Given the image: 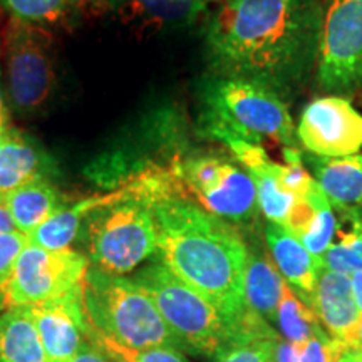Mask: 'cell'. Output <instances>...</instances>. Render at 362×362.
Segmentation results:
<instances>
[{"label": "cell", "instance_id": "cell-21", "mask_svg": "<svg viewBox=\"0 0 362 362\" xmlns=\"http://www.w3.org/2000/svg\"><path fill=\"white\" fill-rule=\"evenodd\" d=\"M284 287L285 280L274 262L248 252L243 275V298L247 309L259 314L267 322H274Z\"/></svg>", "mask_w": 362, "mask_h": 362}, {"label": "cell", "instance_id": "cell-13", "mask_svg": "<svg viewBox=\"0 0 362 362\" xmlns=\"http://www.w3.org/2000/svg\"><path fill=\"white\" fill-rule=\"evenodd\" d=\"M310 307L324 327V332L332 341L349 347L362 317L356 305L349 275L320 270Z\"/></svg>", "mask_w": 362, "mask_h": 362}, {"label": "cell", "instance_id": "cell-40", "mask_svg": "<svg viewBox=\"0 0 362 362\" xmlns=\"http://www.w3.org/2000/svg\"><path fill=\"white\" fill-rule=\"evenodd\" d=\"M210 2H215V0H206V4H210Z\"/></svg>", "mask_w": 362, "mask_h": 362}, {"label": "cell", "instance_id": "cell-37", "mask_svg": "<svg viewBox=\"0 0 362 362\" xmlns=\"http://www.w3.org/2000/svg\"><path fill=\"white\" fill-rule=\"evenodd\" d=\"M7 123V107H6V101H4V93H2V86H0V124Z\"/></svg>", "mask_w": 362, "mask_h": 362}, {"label": "cell", "instance_id": "cell-14", "mask_svg": "<svg viewBox=\"0 0 362 362\" xmlns=\"http://www.w3.org/2000/svg\"><path fill=\"white\" fill-rule=\"evenodd\" d=\"M56 173L52 158L24 133L7 128L0 136V197Z\"/></svg>", "mask_w": 362, "mask_h": 362}, {"label": "cell", "instance_id": "cell-25", "mask_svg": "<svg viewBox=\"0 0 362 362\" xmlns=\"http://www.w3.org/2000/svg\"><path fill=\"white\" fill-rule=\"evenodd\" d=\"M86 337L111 362H189L185 357L183 351L175 349V347H144V349L129 347L99 332L90 325L86 332Z\"/></svg>", "mask_w": 362, "mask_h": 362}, {"label": "cell", "instance_id": "cell-1", "mask_svg": "<svg viewBox=\"0 0 362 362\" xmlns=\"http://www.w3.org/2000/svg\"><path fill=\"white\" fill-rule=\"evenodd\" d=\"M320 8L314 0H223L206 27L221 78L288 93L317 64Z\"/></svg>", "mask_w": 362, "mask_h": 362}, {"label": "cell", "instance_id": "cell-15", "mask_svg": "<svg viewBox=\"0 0 362 362\" xmlns=\"http://www.w3.org/2000/svg\"><path fill=\"white\" fill-rule=\"evenodd\" d=\"M265 238L280 275L302 300L310 304L319 274L322 270L320 259L312 255L304 243L282 225L269 221Z\"/></svg>", "mask_w": 362, "mask_h": 362}, {"label": "cell", "instance_id": "cell-23", "mask_svg": "<svg viewBox=\"0 0 362 362\" xmlns=\"http://www.w3.org/2000/svg\"><path fill=\"white\" fill-rule=\"evenodd\" d=\"M131 16L155 25L183 27L198 19L206 0H111Z\"/></svg>", "mask_w": 362, "mask_h": 362}, {"label": "cell", "instance_id": "cell-5", "mask_svg": "<svg viewBox=\"0 0 362 362\" xmlns=\"http://www.w3.org/2000/svg\"><path fill=\"white\" fill-rule=\"evenodd\" d=\"M133 280L153 298L185 349L215 357L232 342L233 327L223 314L161 262L138 272Z\"/></svg>", "mask_w": 362, "mask_h": 362}, {"label": "cell", "instance_id": "cell-32", "mask_svg": "<svg viewBox=\"0 0 362 362\" xmlns=\"http://www.w3.org/2000/svg\"><path fill=\"white\" fill-rule=\"evenodd\" d=\"M71 362H111V361L107 359V357L104 356L93 342H89L88 337H86V342L83 344V347H81L79 352L74 356V359Z\"/></svg>", "mask_w": 362, "mask_h": 362}, {"label": "cell", "instance_id": "cell-4", "mask_svg": "<svg viewBox=\"0 0 362 362\" xmlns=\"http://www.w3.org/2000/svg\"><path fill=\"white\" fill-rule=\"evenodd\" d=\"M84 226L89 257L96 269L124 275L148 260L158 250L148 176L126 188L116 202L94 210Z\"/></svg>", "mask_w": 362, "mask_h": 362}, {"label": "cell", "instance_id": "cell-22", "mask_svg": "<svg viewBox=\"0 0 362 362\" xmlns=\"http://www.w3.org/2000/svg\"><path fill=\"white\" fill-rule=\"evenodd\" d=\"M337 208L342 218V226L337 223L339 238L334 240L327 252L320 257L322 269L351 275L362 270V208L342 206Z\"/></svg>", "mask_w": 362, "mask_h": 362}, {"label": "cell", "instance_id": "cell-20", "mask_svg": "<svg viewBox=\"0 0 362 362\" xmlns=\"http://www.w3.org/2000/svg\"><path fill=\"white\" fill-rule=\"evenodd\" d=\"M0 362H47L29 307L0 314Z\"/></svg>", "mask_w": 362, "mask_h": 362}, {"label": "cell", "instance_id": "cell-39", "mask_svg": "<svg viewBox=\"0 0 362 362\" xmlns=\"http://www.w3.org/2000/svg\"><path fill=\"white\" fill-rule=\"evenodd\" d=\"M0 309H4V297H2V292H0Z\"/></svg>", "mask_w": 362, "mask_h": 362}, {"label": "cell", "instance_id": "cell-3", "mask_svg": "<svg viewBox=\"0 0 362 362\" xmlns=\"http://www.w3.org/2000/svg\"><path fill=\"white\" fill-rule=\"evenodd\" d=\"M83 304L90 327L124 346L185 349L153 298L133 279L89 267L83 280Z\"/></svg>", "mask_w": 362, "mask_h": 362}, {"label": "cell", "instance_id": "cell-9", "mask_svg": "<svg viewBox=\"0 0 362 362\" xmlns=\"http://www.w3.org/2000/svg\"><path fill=\"white\" fill-rule=\"evenodd\" d=\"M175 171L203 210L216 218L240 223L259 211L252 176L225 158H187L176 165Z\"/></svg>", "mask_w": 362, "mask_h": 362}, {"label": "cell", "instance_id": "cell-10", "mask_svg": "<svg viewBox=\"0 0 362 362\" xmlns=\"http://www.w3.org/2000/svg\"><path fill=\"white\" fill-rule=\"evenodd\" d=\"M8 94L16 111L22 115L39 111L52 94V45L39 25L12 19L7 33Z\"/></svg>", "mask_w": 362, "mask_h": 362}, {"label": "cell", "instance_id": "cell-12", "mask_svg": "<svg viewBox=\"0 0 362 362\" xmlns=\"http://www.w3.org/2000/svg\"><path fill=\"white\" fill-rule=\"evenodd\" d=\"M47 362H71L86 342L89 322L83 304V285L64 297L29 307Z\"/></svg>", "mask_w": 362, "mask_h": 362}, {"label": "cell", "instance_id": "cell-29", "mask_svg": "<svg viewBox=\"0 0 362 362\" xmlns=\"http://www.w3.org/2000/svg\"><path fill=\"white\" fill-rule=\"evenodd\" d=\"M29 245V237L19 230L0 233V288L11 277L21 253Z\"/></svg>", "mask_w": 362, "mask_h": 362}, {"label": "cell", "instance_id": "cell-16", "mask_svg": "<svg viewBox=\"0 0 362 362\" xmlns=\"http://www.w3.org/2000/svg\"><path fill=\"white\" fill-rule=\"evenodd\" d=\"M284 226L317 259L327 252L336 238L337 218L319 185L315 183L307 197L298 198Z\"/></svg>", "mask_w": 362, "mask_h": 362}, {"label": "cell", "instance_id": "cell-33", "mask_svg": "<svg viewBox=\"0 0 362 362\" xmlns=\"http://www.w3.org/2000/svg\"><path fill=\"white\" fill-rule=\"evenodd\" d=\"M351 285H352V293H354V300L357 309H359L362 315V270H357L354 274L349 275Z\"/></svg>", "mask_w": 362, "mask_h": 362}, {"label": "cell", "instance_id": "cell-34", "mask_svg": "<svg viewBox=\"0 0 362 362\" xmlns=\"http://www.w3.org/2000/svg\"><path fill=\"white\" fill-rule=\"evenodd\" d=\"M12 230H17V228L16 225H13L11 215H8L6 202H4V198L0 197V233L12 232Z\"/></svg>", "mask_w": 362, "mask_h": 362}, {"label": "cell", "instance_id": "cell-7", "mask_svg": "<svg viewBox=\"0 0 362 362\" xmlns=\"http://www.w3.org/2000/svg\"><path fill=\"white\" fill-rule=\"evenodd\" d=\"M317 81L327 93H354L362 84V0L320 6Z\"/></svg>", "mask_w": 362, "mask_h": 362}, {"label": "cell", "instance_id": "cell-18", "mask_svg": "<svg viewBox=\"0 0 362 362\" xmlns=\"http://www.w3.org/2000/svg\"><path fill=\"white\" fill-rule=\"evenodd\" d=\"M312 176L332 205L359 206L362 203V153L346 158L310 156Z\"/></svg>", "mask_w": 362, "mask_h": 362}, {"label": "cell", "instance_id": "cell-27", "mask_svg": "<svg viewBox=\"0 0 362 362\" xmlns=\"http://www.w3.org/2000/svg\"><path fill=\"white\" fill-rule=\"evenodd\" d=\"M252 180L257 187L259 210L270 223L284 226L298 198L285 192L274 175H253Z\"/></svg>", "mask_w": 362, "mask_h": 362}, {"label": "cell", "instance_id": "cell-2", "mask_svg": "<svg viewBox=\"0 0 362 362\" xmlns=\"http://www.w3.org/2000/svg\"><path fill=\"white\" fill-rule=\"evenodd\" d=\"M161 264L205 296L235 327L245 312L243 275L248 248L228 221L176 197L160 180L148 189ZM233 341V339H232Z\"/></svg>", "mask_w": 362, "mask_h": 362}, {"label": "cell", "instance_id": "cell-31", "mask_svg": "<svg viewBox=\"0 0 362 362\" xmlns=\"http://www.w3.org/2000/svg\"><path fill=\"white\" fill-rule=\"evenodd\" d=\"M274 362H300V346L279 337L274 346Z\"/></svg>", "mask_w": 362, "mask_h": 362}, {"label": "cell", "instance_id": "cell-26", "mask_svg": "<svg viewBox=\"0 0 362 362\" xmlns=\"http://www.w3.org/2000/svg\"><path fill=\"white\" fill-rule=\"evenodd\" d=\"M13 19L34 25H52L74 11L76 0H0Z\"/></svg>", "mask_w": 362, "mask_h": 362}, {"label": "cell", "instance_id": "cell-36", "mask_svg": "<svg viewBox=\"0 0 362 362\" xmlns=\"http://www.w3.org/2000/svg\"><path fill=\"white\" fill-rule=\"evenodd\" d=\"M349 347H352V349H361L362 351V317H361L359 325H357L354 336H352V339H351Z\"/></svg>", "mask_w": 362, "mask_h": 362}, {"label": "cell", "instance_id": "cell-30", "mask_svg": "<svg viewBox=\"0 0 362 362\" xmlns=\"http://www.w3.org/2000/svg\"><path fill=\"white\" fill-rule=\"evenodd\" d=\"M346 347L332 341L322 330L300 346V362H337Z\"/></svg>", "mask_w": 362, "mask_h": 362}, {"label": "cell", "instance_id": "cell-8", "mask_svg": "<svg viewBox=\"0 0 362 362\" xmlns=\"http://www.w3.org/2000/svg\"><path fill=\"white\" fill-rule=\"evenodd\" d=\"M89 260L71 250H45L29 243L21 253L11 277L0 288L4 309L33 307L64 297L83 285Z\"/></svg>", "mask_w": 362, "mask_h": 362}, {"label": "cell", "instance_id": "cell-35", "mask_svg": "<svg viewBox=\"0 0 362 362\" xmlns=\"http://www.w3.org/2000/svg\"><path fill=\"white\" fill-rule=\"evenodd\" d=\"M337 362H362V351L352 349V347H346L339 356Z\"/></svg>", "mask_w": 362, "mask_h": 362}, {"label": "cell", "instance_id": "cell-17", "mask_svg": "<svg viewBox=\"0 0 362 362\" xmlns=\"http://www.w3.org/2000/svg\"><path fill=\"white\" fill-rule=\"evenodd\" d=\"M126 193V188L117 189L115 193L104 194V197H93L88 200H81L74 205H66L56 211L51 218H47L42 225L30 232L29 243L37 245L45 250H67L72 242L78 238L81 226L88 216L98 208L110 205Z\"/></svg>", "mask_w": 362, "mask_h": 362}, {"label": "cell", "instance_id": "cell-24", "mask_svg": "<svg viewBox=\"0 0 362 362\" xmlns=\"http://www.w3.org/2000/svg\"><path fill=\"white\" fill-rule=\"evenodd\" d=\"M274 324L277 325L285 341L297 344V346H302L310 337H314L319 330H322L314 309L307 305L288 287L287 282H285L284 296L280 298Z\"/></svg>", "mask_w": 362, "mask_h": 362}, {"label": "cell", "instance_id": "cell-38", "mask_svg": "<svg viewBox=\"0 0 362 362\" xmlns=\"http://www.w3.org/2000/svg\"><path fill=\"white\" fill-rule=\"evenodd\" d=\"M6 129H7L6 124H0V136H2V133H4V131H6Z\"/></svg>", "mask_w": 362, "mask_h": 362}, {"label": "cell", "instance_id": "cell-19", "mask_svg": "<svg viewBox=\"0 0 362 362\" xmlns=\"http://www.w3.org/2000/svg\"><path fill=\"white\" fill-rule=\"evenodd\" d=\"M4 202L16 228L25 235L66 206L62 194L47 180L30 181L4 197Z\"/></svg>", "mask_w": 362, "mask_h": 362}, {"label": "cell", "instance_id": "cell-41", "mask_svg": "<svg viewBox=\"0 0 362 362\" xmlns=\"http://www.w3.org/2000/svg\"><path fill=\"white\" fill-rule=\"evenodd\" d=\"M359 206H361V208H362V203H361V205H359Z\"/></svg>", "mask_w": 362, "mask_h": 362}, {"label": "cell", "instance_id": "cell-11", "mask_svg": "<svg viewBox=\"0 0 362 362\" xmlns=\"http://www.w3.org/2000/svg\"><path fill=\"white\" fill-rule=\"evenodd\" d=\"M297 138L319 158L357 155L362 149V115L342 96L314 99L302 112Z\"/></svg>", "mask_w": 362, "mask_h": 362}, {"label": "cell", "instance_id": "cell-6", "mask_svg": "<svg viewBox=\"0 0 362 362\" xmlns=\"http://www.w3.org/2000/svg\"><path fill=\"white\" fill-rule=\"evenodd\" d=\"M206 116L252 141L269 138L293 148L296 128L285 103L274 90L245 79L218 78L206 88Z\"/></svg>", "mask_w": 362, "mask_h": 362}, {"label": "cell", "instance_id": "cell-28", "mask_svg": "<svg viewBox=\"0 0 362 362\" xmlns=\"http://www.w3.org/2000/svg\"><path fill=\"white\" fill-rule=\"evenodd\" d=\"M279 336L233 341L215 356L216 362H274V346Z\"/></svg>", "mask_w": 362, "mask_h": 362}]
</instances>
